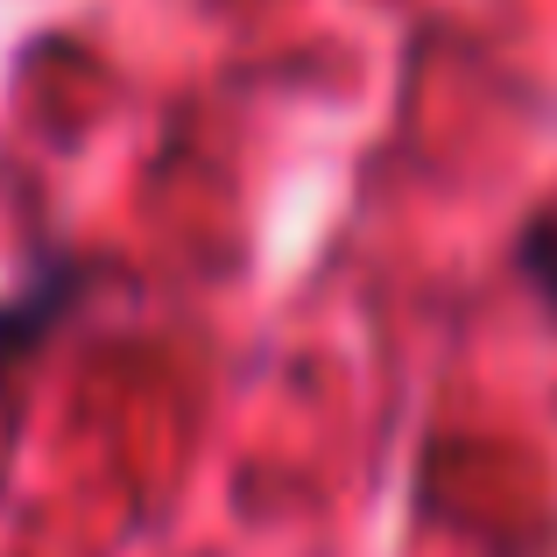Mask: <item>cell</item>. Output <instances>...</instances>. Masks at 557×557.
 <instances>
[{
  "label": "cell",
  "mask_w": 557,
  "mask_h": 557,
  "mask_svg": "<svg viewBox=\"0 0 557 557\" xmlns=\"http://www.w3.org/2000/svg\"><path fill=\"white\" fill-rule=\"evenodd\" d=\"M78 297H85V269H71V261H50L42 275H28V283L0 304V374H8Z\"/></svg>",
  "instance_id": "1"
},
{
  "label": "cell",
  "mask_w": 557,
  "mask_h": 557,
  "mask_svg": "<svg viewBox=\"0 0 557 557\" xmlns=\"http://www.w3.org/2000/svg\"><path fill=\"white\" fill-rule=\"evenodd\" d=\"M522 269H530V283L544 289V304L557 311V219H536L530 240H522Z\"/></svg>",
  "instance_id": "2"
}]
</instances>
